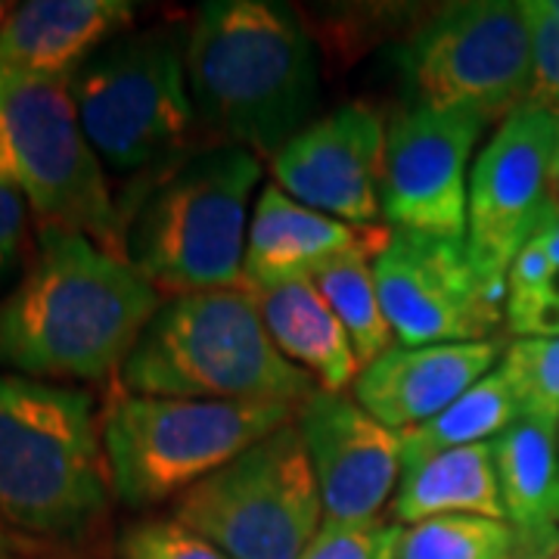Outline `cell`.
<instances>
[{
	"mask_svg": "<svg viewBox=\"0 0 559 559\" xmlns=\"http://www.w3.org/2000/svg\"><path fill=\"white\" fill-rule=\"evenodd\" d=\"M162 308V293L121 255L60 224H40L38 255L0 301V364L20 377L106 380Z\"/></svg>",
	"mask_w": 559,
	"mask_h": 559,
	"instance_id": "6da1fadb",
	"label": "cell"
},
{
	"mask_svg": "<svg viewBox=\"0 0 559 559\" xmlns=\"http://www.w3.org/2000/svg\"><path fill=\"white\" fill-rule=\"evenodd\" d=\"M187 81L205 128L227 138V146L274 159L311 124L318 47L283 3L212 0L187 35Z\"/></svg>",
	"mask_w": 559,
	"mask_h": 559,
	"instance_id": "7a4b0ae2",
	"label": "cell"
},
{
	"mask_svg": "<svg viewBox=\"0 0 559 559\" xmlns=\"http://www.w3.org/2000/svg\"><path fill=\"white\" fill-rule=\"evenodd\" d=\"M311 377L280 355L249 289H202L162 301L121 367L143 399L283 401L301 407Z\"/></svg>",
	"mask_w": 559,
	"mask_h": 559,
	"instance_id": "3957f363",
	"label": "cell"
},
{
	"mask_svg": "<svg viewBox=\"0 0 559 559\" xmlns=\"http://www.w3.org/2000/svg\"><path fill=\"white\" fill-rule=\"evenodd\" d=\"M259 180V156L242 146L221 143L180 156L153 175L124 224V259L159 293L237 289Z\"/></svg>",
	"mask_w": 559,
	"mask_h": 559,
	"instance_id": "277c9868",
	"label": "cell"
},
{
	"mask_svg": "<svg viewBox=\"0 0 559 559\" xmlns=\"http://www.w3.org/2000/svg\"><path fill=\"white\" fill-rule=\"evenodd\" d=\"M109 491L94 399L0 373V516L38 535H81L106 510Z\"/></svg>",
	"mask_w": 559,
	"mask_h": 559,
	"instance_id": "5b68a950",
	"label": "cell"
},
{
	"mask_svg": "<svg viewBox=\"0 0 559 559\" xmlns=\"http://www.w3.org/2000/svg\"><path fill=\"white\" fill-rule=\"evenodd\" d=\"M296 414L299 407L283 401H180L121 392L103 419L112 491L134 510L180 498Z\"/></svg>",
	"mask_w": 559,
	"mask_h": 559,
	"instance_id": "8992f818",
	"label": "cell"
},
{
	"mask_svg": "<svg viewBox=\"0 0 559 559\" xmlns=\"http://www.w3.org/2000/svg\"><path fill=\"white\" fill-rule=\"evenodd\" d=\"M69 94L103 168L156 175L183 156L197 109L178 32L150 28L112 38L69 79Z\"/></svg>",
	"mask_w": 559,
	"mask_h": 559,
	"instance_id": "52a82bcc",
	"label": "cell"
},
{
	"mask_svg": "<svg viewBox=\"0 0 559 559\" xmlns=\"http://www.w3.org/2000/svg\"><path fill=\"white\" fill-rule=\"evenodd\" d=\"M0 180L40 224L79 230L124 259V218L81 131L69 81L0 75Z\"/></svg>",
	"mask_w": 559,
	"mask_h": 559,
	"instance_id": "ba28073f",
	"label": "cell"
},
{
	"mask_svg": "<svg viewBox=\"0 0 559 559\" xmlns=\"http://www.w3.org/2000/svg\"><path fill=\"white\" fill-rule=\"evenodd\" d=\"M175 520L230 559H299L323 500L296 419L183 491Z\"/></svg>",
	"mask_w": 559,
	"mask_h": 559,
	"instance_id": "9c48e42d",
	"label": "cell"
},
{
	"mask_svg": "<svg viewBox=\"0 0 559 559\" xmlns=\"http://www.w3.org/2000/svg\"><path fill=\"white\" fill-rule=\"evenodd\" d=\"M404 72L417 106L507 119L535 94L532 28L522 3L444 7L407 44Z\"/></svg>",
	"mask_w": 559,
	"mask_h": 559,
	"instance_id": "30bf717a",
	"label": "cell"
},
{
	"mask_svg": "<svg viewBox=\"0 0 559 559\" xmlns=\"http://www.w3.org/2000/svg\"><path fill=\"white\" fill-rule=\"evenodd\" d=\"M557 106L538 97L516 106L485 143L469 175L466 255L488 283H507L520 249L554 200Z\"/></svg>",
	"mask_w": 559,
	"mask_h": 559,
	"instance_id": "8fae6325",
	"label": "cell"
},
{
	"mask_svg": "<svg viewBox=\"0 0 559 559\" xmlns=\"http://www.w3.org/2000/svg\"><path fill=\"white\" fill-rule=\"evenodd\" d=\"M373 274L385 320L404 348L491 340L507 318V283L476 274L466 240L389 230Z\"/></svg>",
	"mask_w": 559,
	"mask_h": 559,
	"instance_id": "7c38bea8",
	"label": "cell"
},
{
	"mask_svg": "<svg viewBox=\"0 0 559 559\" xmlns=\"http://www.w3.org/2000/svg\"><path fill=\"white\" fill-rule=\"evenodd\" d=\"M488 119L414 106L385 138L382 218L392 230L466 240L469 156Z\"/></svg>",
	"mask_w": 559,
	"mask_h": 559,
	"instance_id": "4fadbf2b",
	"label": "cell"
},
{
	"mask_svg": "<svg viewBox=\"0 0 559 559\" xmlns=\"http://www.w3.org/2000/svg\"><path fill=\"white\" fill-rule=\"evenodd\" d=\"M385 138L380 112L345 103L311 121L271 159L274 183L320 215L373 227L382 218Z\"/></svg>",
	"mask_w": 559,
	"mask_h": 559,
	"instance_id": "5bb4252c",
	"label": "cell"
},
{
	"mask_svg": "<svg viewBox=\"0 0 559 559\" xmlns=\"http://www.w3.org/2000/svg\"><path fill=\"white\" fill-rule=\"evenodd\" d=\"M305 451L330 522L377 520L395 495L401 473V432L370 417L340 392H314L296 414Z\"/></svg>",
	"mask_w": 559,
	"mask_h": 559,
	"instance_id": "9a60e30c",
	"label": "cell"
},
{
	"mask_svg": "<svg viewBox=\"0 0 559 559\" xmlns=\"http://www.w3.org/2000/svg\"><path fill=\"white\" fill-rule=\"evenodd\" d=\"M503 340L392 345L355 380V401L392 432H411L485 380L503 358Z\"/></svg>",
	"mask_w": 559,
	"mask_h": 559,
	"instance_id": "2e32d148",
	"label": "cell"
},
{
	"mask_svg": "<svg viewBox=\"0 0 559 559\" xmlns=\"http://www.w3.org/2000/svg\"><path fill=\"white\" fill-rule=\"evenodd\" d=\"M389 240V230L352 227L345 221L320 215L314 209L296 202L277 183H267L259 193L246 261H242V286L246 289H267L283 283L314 280L330 261L348 252H373Z\"/></svg>",
	"mask_w": 559,
	"mask_h": 559,
	"instance_id": "e0dca14e",
	"label": "cell"
},
{
	"mask_svg": "<svg viewBox=\"0 0 559 559\" xmlns=\"http://www.w3.org/2000/svg\"><path fill=\"white\" fill-rule=\"evenodd\" d=\"M134 20L124 0H28L0 25V75L69 81Z\"/></svg>",
	"mask_w": 559,
	"mask_h": 559,
	"instance_id": "ac0fdd59",
	"label": "cell"
},
{
	"mask_svg": "<svg viewBox=\"0 0 559 559\" xmlns=\"http://www.w3.org/2000/svg\"><path fill=\"white\" fill-rule=\"evenodd\" d=\"M557 429L554 423L520 417L491 441L503 513L516 538L513 557L520 559L559 554V522L554 520Z\"/></svg>",
	"mask_w": 559,
	"mask_h": 559,
	"instance_id": "d6986e66",
	"label": "cell"
},
{
	"mask_svg": "<svg viewBox=\"0 0 559 559\" xmlns=\"http://www.w3.org/2000/svg\"><path fill=\"white\" fill-rule=\"evenodd\" d=\"M264 330L283 358L301 367L323 392H340L360 377V360L342 320L320 296L314 280L249 289Z\"/></svg>",
	"mask_w": 559,
	"mask_h": 559,
	"instance_id": "ffe728a7",
	"label": "cell"
},
{
	"mask_svg": "<svg viewBox=\"0 0 559 559\" xmlns=\"http://www.w3.org/2000/svg\"><path fill=\"white\" fill-rule=\"evenodd\" d=\"M392 516L404 525L436 516H485L507 522L491 441L454 448L404 469L392 498Z\"/></svg>",
	"mask_w": 559,
	"mask_h": 559,
	"instance_id": "44dd1931",
	"label": "cell"
},
{
	"mask_svg": "<svg viewBox=\"0 0 559 559\" xmlns=\"http://www.w3.org/2000/svg\"><path fill=\"white\" fill-rule=\"evenodd\" d=\"M516 419H520V404L513 399V389L503 370L495 367L466 395H460L451 407H444L439 417L401 436V469L419 466L423 460L454 448L495 441Z\"/></svg>",
	"mask_w": 559,
	"mask_h": 559,
	"instance_id": "7402d4cb",
	"label": "cell"
},
{
	"mask_svg": "<svg viewBox=\"0 0 559 559\" xmlns=\"http://www.w3.org/2000/svg\"><path fill=\"white\" fill-rule=\"evenodd\" d=\"M370 259H377V255L373 252H348L342 259L330 261L314 277V286L320 289V296L330 301L336 318L342 320L364 367L382 358L395 340L385 311H382L377 274H373Z\"/></svg>",
	"mask_w": 559,
	"mask_h": 559,
	"instance_id": "603a6c76",
	"label": "cell"
},
{
	"mask_svg": "<svg viewBox=\"0 0 559 559\" xmlns=\"http://www.w3.org/2000/svg\"><path fill=\"white\" fill-rule=\"evenodd\" d=\"M513 528L485 516H436L401 528L395 525V559H510Z\"/></svg>",
	"mask_w": 559,
	"mask_h": 559,
	"instance_id": "cb8c5ba5",
	"label": "cell"
},
{
	"mask_svg": "<svg viewBox=\"0 0 559 559\" xmlns=\"http://www.w3.org/2000/svg\"><path fill=\"white\" fill-rule=\"evenodd\" d=\"M500 370L520 404V417L559 426V340H516Z\"/></svg>",
	"mask_w": 559,
	"mask_h": 559,
	"instance_id": "d4e9b609",
	"label": "cell"
},
{
	"mask_svg": "<svg viewBox=\"0 0 559 559\" xmlns=\"http://www.w3.org/2000/svg\"><path fill=\"white\" fill-rule=\"evenodd\" d=\"M121 559H230L215 544L178 520H143L124 528L119 540Z\"/></svg>",
	"mask_w": 559,
	"mask_h": 559,
	"instance_id": "484cf974",
	"label": "cell"
},
{
	"mask_svg": "<svg viewBox=\"0 0 559 559\" xmlns=\"http://www.w3.org/2000/svg\"><path fill=\"white\" fill-rule=\"evenodd\" d=\"M382 528L370 522H330L323 520L318 535L305 547L299 559H380Z\"/></svg>",
	"mask_w": 559,
	"mask_h": 559,
	"instance_id": "4316f807",
	"label": "cell"
},
{
	"mask_svg": "<svg viewBox=\"0 0 559 559\" xmlns=\"http://www.w3.org/2000/svg\"><path fill=\"white\" fill-rule=\"evenodd\" d=\"M528 28H532V53H535V94L538 100H559V20L544 10V0L522 3Z\"/></svg>",
	"mask_w": 559,
	"mask_h": 559,
	"instance_id": "83f0119b",
	"label": "cell"
},
{
	"mask_svg": "<svg viewBox=\"0 0 559 559\" xmlns=\"http://www.w3.org/2000/svg\"><path fill=\"white\" fill-rule=\"evenodd\" d=\"M32 205L16 187L0 180V280H7L22 259L25 234H28Z\"/></svg>",
	"mask_w": 559,
	"mask_h": 559,
	"instance_id": "f1b7e54d",
	"label": "cell"
},
{
	"mask_svg": "<svg viewBox=\"0 0 559 559\" xmlns=\"http://www.w3.org/2000/svg\"><path fill=\"white\" fill-rule=\"evenodd\" d=\"M507 323L520 340H559V301L535 296H507Z\"/></svg>",
	"mask_w": 559,
	"mask_h": 559,
	"instance_id": "f546056e",
	"label": "cell"
},
{
	"mask_svg": "<svg viewBox=\"0 0 559 559\" xmlns=\"http://www.w3.org/2000/svg\"><path fill=\"white\" fill-rule=\"evenodd\" d=\"M550 271H554V261L547 255V249L540 246V240L532 237L522 246L520 255L513 259L510 271H507V296H535V293H544Z\"/></svg>",
	"mask_w": 559,
	"mask_h": 559,
	"instance_id": "4dcf8cb0",
	"label": "cell"
},
{
	"mask_svg": "<svg viewBox=\"0 0 559 559\" xmlns=\"http://www.w3.org/2000/svg\"><path fill=\"white\" fill-rule=\"evenodd\" d=\"M535 240L547 249V255L554 261V267H559V197L554 193V200L547 202V212L540 218L538 230H535Z\"/></svg>",
	"mask_w": 559,
	"mask_h": 559,
	"instance_id": "1f68e13d",
	"label": "cell"
},
{
	"mask_svg": "<svg viewBox=\"0 0 559 559\" xmlns=\"http://www.w3.org/2000/svg\"><path fill=\"white\" fill-rule=\"evenodd\" d=\"M380 559H395V525H385L382 528Z\"/></svg>",
	"mask_w": 559,
	"mask_h": 559,
	"instance_id": "d6a6232c",
	"label": "cell"
},
{
	"mask_svg": "<svg viewBox=\"0 0 559 559\" xmlns=\"http://www.w3.org/2000/svg\"><path fill=\"white\" fill-rule=\"evenodd\" d=\"M554 520L559 522V429H557V481H554Z\"/></svg>",
	"mask_w": 559,
	"mask_h": 559,
	"instance_id": "836d02e7",
	"label": "cell"
},
{
	"mask_svg": "<svg viewBox=\"0 0 559 559\" xmlns=\"http://www.w3.org/2000/svg\"><path fill=\"white\" fill-rule=\"evenodd\" d=\"M557 106V116H559V100L554 103ZM554 193L559 197V140H557V159H554Z\"/></svg>",
	"mask_w": 559,
	"mask_h": 559,
	"instance_id": "e575fe53",
	"label": "cell"
},
{
	"mask_svg": "<svg viewBox=\"0 0 559 559\" xmlns=\"http://www.w3.org/2000/svg\"><path fill=\"white\" fill-rule=\"evenodd\" d=\"M544 10H547V13H554V16L559 20V0H544Z\"/></svg>",
	"mask_w": 559,
	"mask_h": 559,
	"instance_id": "d590c367",
	"label": "cell"
},
{
	"mask_svg": "<svg viewBox=\"0 0 559 559\" xmlns=\"http://www.w3.org/2000/svg\"><path fill=\"white\" fill-rule=\"evenodd\" d=\"M7 547H10V538H7V532L0 528V554H7Z\"/></svg>",
	"mask_w": 559,
	"mask_h": 559,
	"instance_id": "8d00e7d4",
	"label": "cell"
},
{
	"mask_svg": "<svg viewBox=\"0 0 559 559\" xmlns=\"http://www.w3.org/2000/svg\"><path fill=\"white\" fill-rule=\"evenodd\" d=\"M10 10H13V7H10V3H0V25H3V20H7V16H10Z\"/></svg>",
	"mask_w": 559,
	"mask_h": 559,
	"instance_id": "74e56055",
	"label": "cell"
},
{
	"mask_svg": "<svg viewBox=\"0 0 559 559\" xmlns=\"http://www.w3.org/2000/svg\"><path fill=\"white\" fill-rule=\"evenodd\" d=\"M510 559H520V557H510Z\"/></svg>",
	"mask_w": 559,
	"mask_h": 559,
	"instance_id": "f35d334b",
	"label": "cell"
},
{
	"mask_svg": "<svg viewBox=\"0 0 559 559\" xmlns=\"http://www.w3.org/2000/svg\"><path fill=\"white\" fill-rule=\"evenodd\" d=\"M554 559H559V554H557V557H554Z\"/></svg>",
	"mask_w": 559,
	"mask_h": 559,
	"instance_id": "ab89813d",
	"label": "cell"
}]
</instances>
